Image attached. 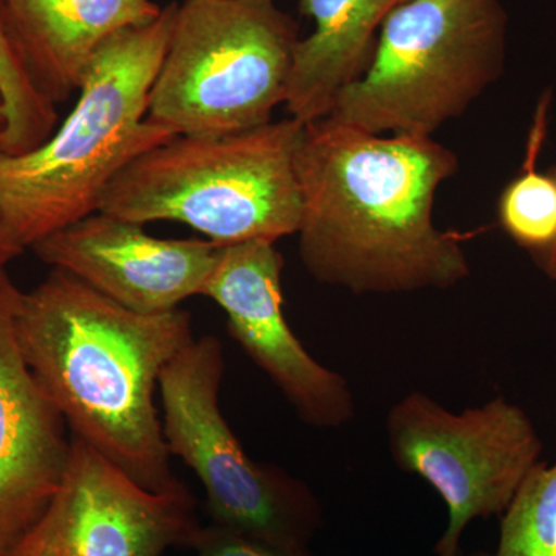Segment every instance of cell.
I'll list each match as a JSON object with an SVG mask.
<instances>
[{
	"label": "cell",
	"mask_w": 556,
	"mask_h": 556,
	"mask_svg": "<svg viewBox=\"0 0 556 556\" xmlns=\"http://www.w3.org/2000/svg\"><path fill=\"white\" fill-rule=\"evenodd\" d=\"M457 164L431 137L371 135L331 116L305 124L295 170L306 270L354 294L448 289L466 280V252L433 222L439 186Z\"/></svg>",
	"instance_id": "6da1fadb"
},
{
	"label": "cell",
	"mask_w": 556,
	"mask_h": 556,
	"mask_svg": "<svg viewBox=\"0 0 556 556\" xmlns=\"http://www.w3.org/2000/svg\"><path fill=\"white\" fill-rule=\"evenodd\" d=\"M16 338L73 437L150 492L181 489L170 467L155 390L195 340L182 309L139 314L65 270L21 292Z\"/></svg>",
	"instance_id": "7a4b0ae2"
},
{
	"label": "cell",
	"mask_w": 556,
	"mask_h": 556,
	"mask_svg": "<svg viewBox=\"0 0 556 556\" xmlns=\"http://www.w3.org/2000/svg\"><path fill=\"white\" fill-rule=\"evenodd\" d=\"M177 9L170 3L155 21L105 39L60 129L30 152H0V215L22 248L97 212L109 182L127 164L178 137L148 118Z\"/></svg>",
	"instance_id": "3957f363"
},
{
	"label": "cell",
	"mask_w": 556,
	"mask_h": 556,
	"mask_svg": "<svg viewBox=\"0 0 556 556\" xmlns=\"http://www.w3.org/2000/svg\"><path fill=\"white\" fill-rule=\"evenodd\" d=\"M305 124L294 118L223 137L178 135L127 164L98 211L146 225L174 222L218 247L299 233L295 159Z\"/></svg>",
	"instance_id": "277c9868"
},
{
	"label": "cell",
	"mask_w": 556,
	"mask_h": 556,
	"mask_svg": "<svg viewBox=\"0 0 556 556\" xmlns=\"http://www.w3.org/2000/svg\"><path fill=\"white\" fill-rule=\"evenodd\" d=\"M507 24L501 0H405L328 116L371 135L431 137L503 75Z\"/></svg>",
	"instance_id": "5b68a950"
},
{
	"label": "cell",
	"mask_w": 556,
	"mask_h": 556,
	"mask_svg": "<svg viewBox=\"0 0 556 556\" xmlns=\"http://www.w3.org/2000/svg\"><path fill=\"white\" fill-rule=\"evenodd\" d=\"M299 40L298 25L274 0H185L148 118L189 137L265 126L287 97Z\"/></svg>",
	"instance_id": "8992f818"
},
{
	"label": "cell",
	"mask_w": 556,
	"mask_h": 556,
	"mask_svg": "<svg viewBox=\"0 0 556 556\" xmlns=\"http://www.w3.org/2000/svg\"><path fill=\"white\" fill-rule=\"evenodd\" d=\"M225 348L215 336L193 340L160 376L167 452L200 479L212 525L277 546L309 547L324 522L313 490L244 452L219 408Z\"/></svg>",
	"instance_id": "52a82bcc"
},
{
	"label": "cell",
	"mask_w": 556,
	"mask_h": 556,
	"mask_svg": "<svg viewBox=\"0 0 556 556\" xmlns=\"http://www.w3.org/2000/svg\"><path fill=\"white\" fill-rule=\"evenodd\" d=\"M387 437L394 464L427 481L447 506L437 556L459 555L475 519L504 515L543 452L525 409L501 396L452 413L413 391L388 413Z\"/></svg>",
	"instance_id": "ba28073f"
},
{
	"label": "cell",
	"mask_w": 556,
	"mask_h": 556,
	"mask_svg": "<svg viewBox=\"0 0 556 556\" xmlns=\"http://www.w3.org/2000/svg\"><path fill=\"white\" fill-rule=\"evenodd\" d=\"M200 527L188 486L150 492L72 437L60 489L5 556H164Z\"/></svg>",
	"instance_id": "9c48e42d"
},
{
	"label": "cell",
	"mask_w": 556,
	"mask_h": 556,
	"mask_svg": "<svg viewBox=\"0 0 556 556\" xmlns=\"http://www.w3.org/2000/svg\"><path fill=\"white\" fill-rule=\"evenodd\" d=\"M285 260L276 243L244 241L219 248L204 285L228 317L230 338L270 379L303 422L339 428L356 413L346 379L311 356L288 325L283 311Z\"/></svg>",
	"instance_id": "30bf717a"
},
{
	"label": "cell",
	"mask_w": 556,
	"mask_h": 556,
	"mask_svg": "<svg viewBox=\"0 0 556 556\" xmlns=\"http://www.w3.org/2000/svg\"><path fill=\"white\" fill-rule=\"evenodd\" d=\"M142 226L97 211L31 251L135 313H170L203 294L222 247L211 240L155 239Z\"/></svg>",
	"instance_id": "8fae6325"
},
{
	"label": "cell",
	"mask_w": 556,
	"mask_h": 556,
	"mask_svg": "<svg viewBox=\"0 0 556 556\" xmlns=\"http://www.w3.org/2000/svg\"><path fill=\"white\" fill-rule=\"evenodd\" d=\"M21 289L0 268V556L9 554L60 489L72 438L67 422L22 356Z\"/></svg>",
	"instance_id": "7c38bea8"
},
{
	"label": "cell",
	"mask_w": 556,
	"mask_h": 556,
	"mask_svg": "<svg viewBox=\"0 0 556 556\" xmlns=\"http://www.w3.org/2000/svg\"><path fill=\"white\" fill-rule=\"evenodd\" d=\"M36 84L54 105L78 93L98 47L124 28L148 24L152 0H5Z\"/></svg>",
	"instance_id": "4fadbf2b"
},
{
	"label": "cell",
	"mask_w": 556,
	"mask_h": 556,
	"mask_svg": "<svg viewBox=\"0 0 556 556\" xmlns=\"http://www.w3.org/2000/svg\"><path fill=\"white\" fill-rule=\"evenodd\" d=\"M402 2L300 0L316 28L295 46L283 102L291 118L308 124L332 112L339 94L368 68L383 21Z\"/></svg>",
	"instance_id": "5bb4252c"
},
{
	"label": "cell",
	"mask_w": 556,
	"mask_h": 556,
	"mask_svg": "<svg viewBox=\"0 0 556 556\" xmlns=\"http://www.w3.org/2000/svg\"><path fill=\"white\" fill-rule=\"evenodd\" d=\"M0 98L5 116L0 152L22 155L38 149L53 135L58 124L56 105L33 78L5 0H0Z\"/></svg>",
	"instance_id": "9a60e30c"
},
{
	"label": "cell",
	"mask_w": 556,
	"mask_h": 556,
	"mask_svg": "<svg viewBox=\"0 0 556 556\" xmlns=\"http://www.w3.org/2000/svg\"><path fill=\"white\" fill-rule=\"evenodd\" d=\"M551 94L536 109L527 161L517 178L501 193L497 217L508 237L530 254L543 251L556 240V175L536 169L538 153L546 137Z\"/></svg>",
	"instance_id": "2e32d148"
},
{
	"label": "cell",
	"mask_w": 556,
	"mask_h": 556,
	"mask_svg": "<svg viewBox=\"0 0 556 556\" xmlns=\"http://www.w3.org/2000/svg\"><path fill=\"white\" fill-rule=\"evenodd\" d=\"M495 556H556V464L530 470L501 522Z\"/></svg>",
	"instance_id": "e0dca14e"
},
{
	"label": "cell",
	"mask_w": 556,
	"mask_h": 556,
	"mask_svg": "<svg viewBox=\"0 0 556 556\" xmlns=\"http://www.w3.org/2000/svg\"><path fill=\"white\" fill-rule=\"evenodd\" d=\"M185 551L188 556H313L308 547L277 546L212 522L201 525Z\"/></svg>",
	"instance_id": "ac0fdd59"
},
{
	"label": "cell",
	"mask_w": 556,
	"mask_h": 556,
	"mask_svg": "<svg viewBox=\"0 0 556 556\" xmlns=\"http://www.w3.org/2000/svg\"><path fill=\"white\" fill-rule=\"evenodd\" d=\"M24 251L25 249L14 239L13 233L7 228L2 215H0V268L9 265L11 260L20 257Z\"/></svg>",
	"instance_id": "d6986e66"
},
{
	"label": "cell",
	"mask_w": 556,
	"mask_h": 556,
	"mask_svg": "<svg viewBox=\"0 0 556 556\" xmlns=\"http://www.w3.org/2000/svg\"><path fill=\"white\" fill-rule=\"evenodd\" d=\"M554 172L556 175V169ZM530 255H532L533 262L536 263L538 268L543 270L551 280L556 281V240L551 247Z\"/></svg>",
	"instance_id": "ffe728a7"
},
{
	"label": "cell",
	"mask_w": 556,
	"mask_h": 556,
	"mask_svg": "<svg viewBox=\"0 0 556 556\" xmlns=\"http://www.w3.org/2000/svg\"><path fill=\"white\" fill-rule=\"evenodd\" d=\"M3 127H5V116H3V102L0 98V134H2Z\"/></svg>",
	"instance_id": "44dd1931"
},
{
	"label": "cell",
	"mask_w": 556,
	"mask_h": 556,
	"mask_svg": "<svg viewBox=\"0 0 556 556\" xmlns=\"http://www.w3.org/2000/svg\"><path fill=\"white\" fill-rule=\"evenodd\" d=\"M464 556H495V555L486 554V552H475V554L464 555Z\"/></svg>",
	"instance_id": "7402d4cb"
},
{
	"label": "cell",
	"mask_w": 556,
	"mask_h": 556,
	"mask_svg": "<svg viewBox=\"0 0 556 556\" xmlns=\"http://www.w3.org/2000/svg\"><path fill=\"white\" fill-rule=\"evenodd\" d=\"M456 556H464V552H460V554H459V555H456Z\"/></svg>",
	"instance_id": "603a6c76"
}]
</instances>
